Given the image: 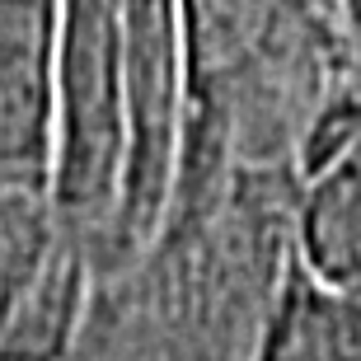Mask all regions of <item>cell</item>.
<instances>
[{
	"label": "cell",
	"instance_id": "obj_2",
	"mask_svg": "<svg viewBox=\"0 0 361 361\" xmlns=\"http://www.w3.org/2000/svg\"><path fill=\"white\" fill-rule=\"evenodd\" d=\"M122 0H61L56 28L52 207L61 240L99 254L122 183Z\"/></svg>",
	"mask_w": 361,
	"mask_h": 361
},
{
	"label": "cell",
	"instance_id": "obj_6",
	"mask_svg": "<svg viewBox=\"0 0 361 361\" xmlns=\"http://www.w3.org/2000/svg\"><path fill=\"white\" fill-rule=\"evenodd\" d=\"M56 244L61 226L52 207V178L33 169H0V348Z\"/></svg>",
	"mask_w": 361,
	"mask_h": 361
},
{
	"label": "cell",
	"instance_id": "obj_1",
	"mask_svg": "<svg viewBox=\"0 0 361 361\" xmlns=\"http://www.w3.org/2000/svg\"><path fill=\"white\" fill-rule=\"evenodd\" d=\"M122 99H127V146H122L118 212L94 254V281L141 263L174 207L188 127L183 0H122Z\"/></svg>",
	"mask_w": 361,
	"mask_h": 361
},
{
	"label": "cell",
	"instance_id": "obj_3",
	"mask_svg": "<svg viewBox=\"0 0 361 361\" xmlns=\"http://www.w3.org/2000/svg\"><path fill=\"white\" fill-rule=\"evenodd\" d=\"M291 249L329 291L361 295V71L314 113L291 160Z\"/></svg>",
	"mask_w": 361,
	"mask_h": 361
},
{
	"label": "cell",
	"instance_id": "obj_4",
	"mask_svg": "<svg viewBox=\"0 0 361 361\" xmlns=\"http://www.w3.org/2000/svg\"><path fill=\"white\" fill-rule=\"evenodd\" d=\"M61 0H0V169L52 178Z\"/></svg>",
	"mask_w": 361,
	"mask_h": 361
},
{
	"label": "cell",
	"instance_id": "obj_5",
	"mask_svg": "<svg viewBox=\"0 0 361 361\" xmlns=\"http://www.w3.org/2000/svg\"><path fill=\"white\" fill-rule=\"evenodd\" d=\"M249 361H361V295L329 291L291 249Z\"/></svg>",
	"mask_w": 361,
	"mask_h": 361
},
{
	"label": "cell",
	"instance_id": "obj_7",
	"mask_svg": "<svg viewBox=\"0 0 361 361\" xmlns=\"http://www.w3.org/2000/svg\"><path fill=\"white\" fill-rule=\"evenodd\" d=\"M0 361H10V357H0Z\"/></svg>",
	"mask_w": 361,
	"mask_h": 361
}]
</instances>
